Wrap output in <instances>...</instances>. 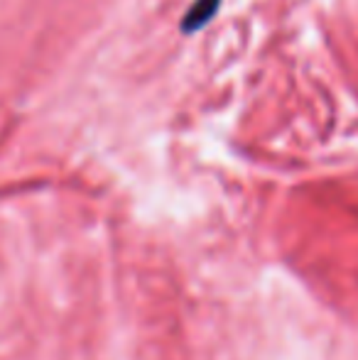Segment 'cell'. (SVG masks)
I'll list each match as a JSON object with an SVG mask.
<instances>
[{"instance_id": "obj_1", "label": "cell", "mask_w": 358, "mask_h": 360, "mask_svg": "<svg viewBox=\"0 0 358 360\" xmlns=\"http://www.w3.org/2000/svg\"><path fill=\"white\" fill-rule=\"evenodd\" d=\"M221 0H194L189 8V13L181 18V30L184 32H196L204 25H209V20L219 13Z\"/></svg>"}]
</instances>
